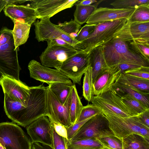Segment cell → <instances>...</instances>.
<instances>
[{
    "label": "cell",
    "mask_w": 149,
    "mask_h": 149,
    "mask_svg": "<svg viewBox=\"0 0 149 149\" xmlns=\"http://www.w3.org/2000/svg\"><path fill=\"white\" fill-rule=\"evenodd\" d=\"M0 33V46L8 42L13 38L12 30L6 27L2 28Z\"/></svg>",
    "instance_id": "60d3db41"
},
{
    "label": "cell",
    "mask_w": 149,
    "mask_h": 149,
    "mask_svg": "<svg viewBox=\"0 0 149 149\" xmlns=\"http://www.w3.org/2000/svg\"><path fill=\"white\" fill-rule=\"evenodd\" d=\"M104 115H115L123 118L134 116L120 97L110 89L101 95H94L91 101Z\"/></svg>",
    "instance_id": "8992f818"
},
{
    "label": "cell",
    "mask_w": 149,
    "mask_h": 149,
    "mask_svg": "<svg viewBox=\"0 0 149 149\" xmlns=\"http://www.w3.org/2000/svg\"><path fill=\"white\" fill-rule=\"evenodd\" d=\"M0 46V71L4 76L20 80L19 74L21 69L18 58L19 47L15 50L13 38Z\"/></svg>",
    "instance_id": "52a82bcc"
},
{
    "label": "cell",
    "mask_w": 149,
    "mask_h": 149,
    "mask_svg": "<svg viewBox=\"0 0 149 149\" xmlns=\"http://www.w3.org/2000/svg\"><path fill=\"white\" fill-rule=\"evenodd\" d=\"M137 47L141 53L149 59V44L136 43Z\"/></svg>",
    "instance_id": "f6af8a7d"
},
{
    "label": "cell",
    "mask_w": 149,
    "mask_h": 149,
    "mask_svg": "<svg viewBox=\"0 0 149 149\" xmlns=\"http://www.w3.org/2000/svg\"><path fill=\"white\" fill-rule=\"evenodd\" d=\"M104 0L97 1L96 3L88 6H83L75 4L76 8L74 13V20L81 25L86 23L88 19L101 2Z\"/></svg>",
    "instance_id": "d4e9b609"
},
{
    "label": "cell",
    "mask_w": 149,
    "mask_h": 149,
    "mask_svg": "<svg viewBox=\"0 0 149 149\" xmlns=\"http://www.w3.org/2000/svg\"><path fill=\"white\" fill-rule=\"evenodd\" d=\"M67 149H102L104 146L97 139L69 141L66 140Z\"/></svg>",
    "instance_id": "f1b7e54d"
},
{
    "label": "cell",
    "mask_w": 149,
    "mask_h": 149,
    "mask_svg": "<svg viewBox=\"0 0 149 149\" xmlns=\"http://www.w3.org/2000/svg\"><path fill=\"white\" fill-rule=\"evenodd\" d=\"M28 67L31 78L48 85L58 82L73 84L71 80L60 70L45 66L34 60L29 62Z\"/></svg>",
    "instance_id": "9c48e42d"
},
{
    "label": "cell",
    "mask_w": 149,
    "mask_h": 149,
    "mask_svg": "<svg viewBox=\"0 0 149 149\" xmlns=\"http://www.w3.org/2000/svg\"><path fill=\"white\" fill-rule=\"evenodd\" d=\"M46 41L47 42V46L55 45L66 47L73 46L68 42L62 39L47 40Z\"/></svg>",
    "instance_id": "ee69618b"
},
{
    "label": "cell",
    "mask_w": 149,
    "mask_h": 149,
    "mask_svg": "<svg viewBox=\"0 0 149 149\" xmlns=\"http://www.w3.org/2000/svg\"><path fill=\"white\" fill-rule=\"evenodd\" d=\"M50 19H41L34 23L35 38L38 41L62 39L75 47L79 42L62 31L57 25L52 23Z\"/></svg>",
    "instance_id": "8fae6325"
},
{
    "label": "cell",
    "mask_w": 149,
    "mask_h": 149,
    "mask_svg": "<svg viewBox=\"0 0 149 149\" xmlns=\"http://www.w3.org/2000/svg\"><path fill=\"white\" fill-rule=\"evenodd\" d=\"M73 85L58 82L50 84L49 85L48 87L59 101L64 104L68 101L71 97Z\"/></svg>",
    "instance_id": "4316f807"
},
{
    "label": "cell",
    "mask_w": 149,
    "mask_h": 149,
    "mask_svg": "<svg viewBox=\"0 0 149 149\" xmlns=\"http://www.w3.org/2000/svg\"><path fill=\"white\" fill-rule=\"evenodd\" d=\"M121 140L122 149H149V141L138 134H130Z\"/></svg>",
    "instance_id": "cb8c5ba5"
},
{
    "label": "cell",
    "mask_w": 149,
    "mask_h": 149,
    "mask_svg": "<svg viewBox=\"0 0 149 149\" xmlns=\"http://www.w3.org/2000/svg\"><path fill=\"white\" fill-rule=\"evenodd\" d=\"M51 122L56 132L59 136L68 139L66 127L60 123Z\"/></svg>",
    "instance_id": "b9f144b4"
},
{
    "label": "cell",
    "mask_w": 149,
    "mask_h": 149,
    "mask_svg": "<svg viewBox=\"0 0 149 149\" xmlns=\"http://www.w3.org/2000/svg\"><path fill=\"white\" fill-rule=\"evenodd\" d=\"M113 135H114L109 127L108 120L101 113L88 120L69 141L98 139Z\"/></svg>",
    "instance_id": "5b68a950"
},
{
    "label": "cell",
    "mask_w": 149,
    "mask_h": 149,
    "mask_svg": "<svg viewBox=\"0 0 149 149\" xmlns=\"http://www.w3.org/2000/svg\"><path fill=\"white\" fill-rule=\"evenodd\" d=\"M78 0H29L35 10L37 18H50L64 10L71 8Z\"/></svg>",
    "instance_id": "9a60e30c"
},
{
    "label": "cell",
    "mask_w": 149,
    "mask_h": 149,
    "mask_svg": "<svg viewBox=\"0 0 149 149\" xmlns=\"http://www.w3.org/2000/svg\"><path fill=\"white\" fill-rule=\"evenodd\" d=\"M0 143L6 149H32V143L15 123H0Z\"/></svg>",
    "instance_id": "277c9868"
},
{
    "label": "cell",
    "mask_w": 149,
    "mask_h": 149,
    "mask_svg": "<svg viewBox=\"0 0 149 149\" xmlns=\"http://www.w3.org/2000/svg\"><path fill=\"white\" fill-rule=\"evenodd\" d=\"M96 25L86 24L81 28L75 39L79 43L87 39L94 31Z\"/></svg>",
    "instance_id": "74e56055"
},
{
    "label": "cell",
    "mask_w": 149,
    "mask_h": 149,
    "mask_svg": "<svg viewBox=\"0 0 149 149\" xmlns=\"http://www.w3.org/2000/svg\"><path fill=\"white\" fill-rule=\"evenodd\" d=\"M117 65H118L119 67L121 70V72H123L124 71L128 70L141 66L127 64H122Z\"/></svg>",
    "instance_id": "c3c4849f"
},
{
    "label": "cell",
    "mask_w": 149,
    "mask_h": 149,
    "mask_svg": "<svg viewBox=\"0 0 149 149\" xmlns=\"http://www.w3.org/2000/svg\"><path fill=\"white\" fill-rule=\"evenodd\" d=\"M117 79L138 90L149 93V80L141 79L121 72Z\"/></svg>",
    "instance_id": "83f0119b"
},
{
    "label": "cell",
    "mask_w": 149,
    "mask_h": 149,
    "mask_svg": "<svg viewBox=\"0 0 149 149\" xmlns=\"http://www.w3.org/2000/svg\"><path fill=\"white\" fill-rule=\"evenodd\" d=\"M12 30L15 50L25 44L29 37L31 26L22 22L16 20Z\"/></svg>",
    "instance_id": "603a6c76"
},
{
    "label": "cell",
    "mask_w": 149,
    "mask_h": 149,
    "mask_svg": "<svg viewBox=\"0 0 149 149\" xmlns=\"http://www.w3.org/2000/svg\"><path fill=\"white\" fill-rule=\"evenodd\" d=\"M7 4L6 0H0V13Z\"/></svg>",
    "instance_id": "816d5d0a"
},
{
    "label": "cell",
    "mask_w": 149,
    "mask_h": 149,
    "mask_svg": "<svg viewBox=\"0 0 149 149\" xmlns=\"http://www.w3.org/2000/svg\"><path fill=\"white\" fill-rule=\"evenodd\" d=\"M104 116L108 120L110 129L114 135L121 140L132 134L140 135L141 128L145 126L139 122L136 116L123 118L115 115Z\"/></svg>",
    "instance_id": "4fadbf2b"
},
{
    "label": "cell",
    "mask_w": 149,
    "mask_h": 149,
    "mask_svg": "<svg viewBox=\"0 0 149 149\" xmlns=\"http://www.w3.org/2000/svg\"><path fill=\"white\" fill-rule=\"evenodd\" d=\"M32 149H54L53 147L38 142L32 143Z\"/></svg>",
    "instance_id": "bcb514c9"
},
{
    "label": "cell",
    "mask_w": 149,
    "mask_h": 149,
    "mask_svg": "<svg viewBox=\"0 0 149 149\" xmlns=\"http://www.w3.org/2000/svg\"><path fill=\"white\" fill-rule=\"evenodd\" d=\"M4 95L12 100L26 104L30 96V87L13 78L3 75L0 80Z\"/></svg>",
    "instance_id": "2e32d148"
},
{
    "label": "cell",
    "mask_w": 149,
    "mask_h": 149,
    "mask_svg": "<svg viewBox=\"0 0 149 149\" xmlns=\"http://www.w3.org/2000/svg\"><path fill=\"white\" fill-rule=\"evenodd\" d=\"M127 20L129 23L149 22V4L141 5L135 8Z\"/></svg>",
    "instance_id": "4dcf8cb0"
},
{
    "label": "cell",
    "mask_w": 149,
    "mask_h": 149,
    "mask_svg": "<svg viewBox=\"0 0 149 149\" xmlns=\"http://www.w3.org/2000/svg\"><path fill=\"white\" fill-rule=\"evenodd\" d=\"M52 125L53 148L54 149H67L66 140L67 139L58 135L55 131L52 124Z\"/></svg>",
    "instance_id": "f35d334b"
},
{
    "label": "cell",
    "mask_w": 149,
    "mask_h": 149,
    "mask_svg": "<svg viewBox=\"0 0 149 149\" xmlns=\"http://www.w3.org/2000/svg\"><path fill=\"white\" fill-rule=\"evenodd\" d=\"M97 139L104 147L109 149H122V140L115 135Z\"/></svg>",
    "instance_id": "d590c367"
},
{
    "label": "cell",
    "mask_w": 149,
    "mask_h": 149,
    "mask_svg": "<svg viewBox=\"0 0 149 149\" xmlns=\"http://www.w3.org/2000/svg\"><path fill=\"white\" fill-rule=\"evenodd\" d=\"M111 89L120 97L125 95H129L149 108V93L141 91L117 79Z\"/></svg>",
    "instance_id": "ffe728a7"
},
{
    "label": "cell",
    "mask_w": 149,
    "mask_h": 149,
    "mask_svg": "<svg viewBox=\"0 0 149 149\" xmlns=\"http://www.w3.org/2000/svg\"><path fill=\"white\" fill-rule=\"evenodd\" d=\"M102 149H109L108 148H107V147H104L103 148H102Z\"/></svg>",
    "instance_id": "11a10c76"
},
{
    "label": "cell",
    "mask_w": 149,
    "mask_h": 149,
    "mask_svg": "<svg viewBox=\"0 0 149 149\" xmlns=\"http://www.w3.org/2000/svg\"><path fill=\"white\" fill-rule=\"evenodd\" d=\"M145 4H149V0H117L110 5L114 8H136L138 6Z\"/></svg>",
    "instance_id": "836d02e7"
},
{
    "label": "cell",
    "mask_w": 149,
    "mask_h": 149,
    "mask_svg": "<svg viewBox=\"0 0 149 149\" xmlns=\"http://www.w3.org/2000/svg\"><path fill=\"white\" fill-rule=\"evenodd\" d=\"M47 88L43 84L30 87V96L25 105L15 102L4 96V108L7 116L13 122L24 127L41 117H48Z\"/></svg>",
    "instance_id": "7a4b0ae2"
},
{
    "label": "cell",
    "mask_w": 149,
    "mask_h": 149,
    "mask_svg": "<svg viewBox=\"0 0 149 149\" xmlns=\"http://www.w3.org/2000/svg\"><path fill=\"white\" fill-rule=\"evenodd\" d=\"M120 98L123 102L130 110L133 116H137L149 109L138 100L129 95H124Z\"/></svg>",
    "instance_id": "f546056e"
},
{
    "label": "cell",
    "mask_w": 149,
    "mask_h": 149,
    "mask_svg": "<svg viewBox=\"0 0 149 149\" xmlns=\"http://www.w3.org/2000/svg\"><path fill=\"white\" fill-rule=\"evenodd\" d=\"M139 134L149 141V128L145 126L141 127L139 130Z\"/></svg>",
    "instance_id": "7dc6e473"
},
{
    "label": "cell",
    "mask_w": 149,
    "mask_h": 149,
    "mask_svg": "<svg viewBox=\"0 0 149 149\" xmlns=\"http://www.w3.org/2000/svg\"><path fill=\"white\" fill-rule=\"evenodd\" d=\"M32 143L38 142L52 147V125L46 116L41 117L26 127Z\"/></svg>",
    "instance_id": "5bb4252c"
},
{
    "label": "cell",
    "mask_w": 149,
    "mask_h": 149,
    "mask_svg": "<svg viewBox=\"0 0 149 149\" xmlns=\"http://www.w3.org/2000/svg\"><path fill=\"white\" fill-rule=\"evenodd\" d=\"M83 106L76 86L73 84L71 89L69 108V116L72 125L76 122Z\"/></svg>",
    "instance_id": "484cf974"
},
{
    "label": "cell",
    "mask_w": 149,
    "mask_h": 149,
    "mask_svg": "<svg viewBox=\"0 0 149 149\" xmlns=\"http://www.w3.org/2000/svg\"><path fill=\"white\" fill-rule=\"evenodd\" d=\"M3 10L13 22L19 21L31 26L37 19L35 10L31 6L8 4Z\"/></svg>",
    "instance_id": "d6986e66"
},
{
    "label": "cell",
    "mask_w": 149,
    "mask_h": 149,
    "mask_svg": "<svg viewBox=\"0 0 149 149\" xmlns=\"http://www.w3.org/2000/svg\"><path fill=\"white\" fill-rule=\"evenodd\" d=\"M129 26L135 43L149 44V22L129 23Z\"/></svg>",
    "instance_id": "7402d4cb"
},
{
    "label": "cell",
    "mask_w": 149,
    "mask_h": 149,
    "mask_svg": "<svg viewBox=\"0 0 149 149\" xmlns=\"http://www.w3.org/2000/svg\"></svg>",
    "instance_id": "9f6ffc18"
},
{
    "label": "cell",
    "mask_w": 149,
    "mask_h": 149,
    "mask_svg": "<svg viewBox=\"0 0 149 149\" xmlns=\"http://www.w3.org/2000/svg\"><path fill=\"white\" fill-rule=\"evenodd\" d=\"M97 1L95 0H78L75 4L83 6H88L93 4Z\"/></svg>",
    "instance_id": "681fc988"
},
{
    "label": "cell",
    "mask_w": 149,
    "mask_h": 149,
    "mask_svg": "<svg viewBox=\"0 0 149 149\" xmlns=\"http://www.w3.org/2000/svg\"><path fill=\"white\" fill-rule=\"evenodd\" d=\"M83 96L88 102L91 101L94 96L93 89L92 68L90 66L84 74L83 85Z\"/></svg>",
    "instance_id": "1f68e13d"
},
{
    "label": "cell",
    "mask_w": 149,
    "mask_h": 149,
    "mask_svg": "<svg viewBox=\"0 0 149 149\" xmlns=\"http://www.w3.org/2000/svg\"><path fill=\"white\" fill-rule=\"evenodd\" d=\"M3 74L0 71V80L3 77Z\"/></svg>",
    "instance_id": "db71d44e"
},
{
    "label": "cell",
    "mask_w": 149,
    "mask_h": 149,
    "mask_svg": "<svg viewBox=\"0 0 149 149\" xmlns=\"http://www.w3.org/2000/svg\"><path fill=\"white\" fill-rule=\"evenodd\" d=\"M0 149H6L0 143Z\"/></svg>",
    "instance_id": "f5cc1de1"
},
{
    "label": "cell",
    "mask_w": 149,
    "mask_h": 149,
    "mask_svg": "<svg viewBox=\"0 0 149 149\" xmlns=\"http://www.w3.org/2000/svg\"><path fill=\"white\" fill-rule=\"evenodd\" d=\"M57 26L73 39H75L81 27L74 20L59 23Z\"/></svg>",
    "instance_id": "d6a6232c"
},
{
    "label": "cell",
    "mask_w": 149,
    "mask_h": 149,
    "mask_svg": "<svg viewBox=\"0 0 149 149\" xmlns=\"http://www.w3.org/2000/svg\"><path fill=\"white\" fill-rule=\"evenodd\" d=\"M8 4H22L25 3L27 1H29V0H6Z\"/></svg>",
    "instance_id": "f907efd6"
},
{
    "label": "cell",
    "mask_w": 149,
    "mask_h": 149,
    "mask_svg": "<svg viewBox=\"0 0 149 149\" xmlns=\"http://www.w3.org/2000/svg\"><path fill=\"white\" fill-rule=\"evenodd\" d=\"M121 73L118 65L110 67L103 71L93 83L94 95H100L110 90Z\"/></svg>",
    "instance_id": "ac0fdd59"
},
{
    "label": "cell",
    "mask_w": 149,
    "mask_h": 149,
    "mask_svg": "<svg viewBox=\"0 0 149 149\" xmlns=\"http://www.w3.org/2000/svg\"><path fill=\"white\" fill-rule=\"evenodd\" d=\"M88 54L90 66L92 68L93 83L101 72L110 67L104 58L102 45L95 48Z\"/></svg>",
    "instance_id": "44dd1931"
},
{
    "label": "cell",
    "mask_w": 149,
    "mask_h": 149,
    "mask_svg": "<svg viewBox=\"0 0 149 149\" xmlns=\"http://www.w3.org/2000/svg\"><path fill=\"white\" fill-rule=\"evenodd\" d=\"M47 91V110L48 118L52 122L60 123L66 127L72 125L69 116L71 97L64 104H62L48 86Z\"/></svg>",
    "instance_id": "7c38bea8"
},
{
    "label": "cell",
    "mask_w": 149,
    "mask_h": 149,
    "mask_svg": "<svg viewBox=\"0 0 149 149\" xmlns=\"http://www.w3.org/2000/svg\"><path fill=\"white\" fill-rule=\"evenodd\" d=\"M122 72L127 74L149 80V67L139 66L126 70Z\"/></svg>",
    "instance_id": "8d00e7d4"
},
{
    "label": "cell",
    "mask_w": 149,
    "mask_h": 149,
    "mask_svg": "<svg viewBox=\"0 0 149 149\" xmlns=\"http://www.w3.org/2000/svg\"><path fill=\"white\" fill-rule=\"evenodd\" d=\"M79 52L73 46H47L40 56L41 64L58 69L65 61Z\"/></svg>",
    "instance_id": "30bf717a"
},
{
    "label": "cell",
    "mask_w": 149,
    "mask_h": 149,
    "mask_svg": "<svg viewBox=\"0 0 149 149\" xmlns=\"http://www.w3.org/2000/svg\"><path fill=\"white\" fill-rule=\"evenodd\" d=\"M128 22L120 19L104 22L96 25L93 32L85 40L75 46L78 51L88 54L95 48L111 40L124 26Z\"/></svg>",
    "instance_id": "3957f363"
},
{
    "label": "cell",
    "mask_w": 149,
    "mask_h": 149,
    "mask_svg": "<svg viewBox=\"0 0 149 149\" xmlns=\"http://www.w3.org/2000/svg\"><path fill=\"white\" fill-rule=\"evenodd\" d=\"M102 46L109 67L122 64L149 67V59L139 49L131 35L128 21L117 33Z\"/></svg>",
    "instance_id": "6da1fadb"
},
{
    "label": "cell",
    "mask_w": 149,
    "mask_h": 149,
    "mask_svg": "<svg viewBox=\"0 0 149 149\" xmlns=\"http://www.w3.org/2000/svg\"><path fill=\"white\" fill-rule=\"evenodd\" d=\"M89 66L88 54L79 51L65 61L58 69L71 80L73 84L80 85L82 76Z\"/></svg>",
    "instance_id": "ba28073f"
},
{
    "label": "cell",
    "mask_w": 149,
    "mask_h": 149,
    "mask_svg": "<svg viewBox=\"0 0 149 149\" xmlns=\"http://www.w3.org/2000/svg\"><path fill=\"white\" fill-rule=\"evenodd\" d=\"M101 113H102L101 110L92 104L83 106L76 123L83 121Z\"/></svg>",
    "instance_id": "e575fe53"
},
{
    "label": "cell",
    "mask_w": 149,
    "mask_h": 149,
    "mask_svg": "<svg viewBox=\"0 0 149 149\" xmlns=\"http://www.w3.org/2000/svg\"><path fill=\"white\" fill-rule=\"evenodd\" d=\"M136 116L142 124L149 128V109Z\"/></svg>",
    "instance_id": "7bdbcfd3"
},
{
    "label": "cell",
    "mask_w": 149,
    "mask_h": 149,
    "mask_svg": "<svg viewBox=\"0 0 149 149\" xmlns=\"http://www.w3.org/2000/svg\"><path fill=\"white\" fill-rule=\"evenodd\" d=\"M91 118L80 122L76 123L68 127H66L68 140H70L82 125Z\"/></svg>",
    "instance_id": "ab89813d"
},
{
    "label": "cell",
    "mask_w": 149,
    "mask_h": 149,
    "mask_svg": "<svg viewBox=\"0 0 149 149\" xmlns=\"http://www.w3.org/2000/svg\"><path fill=\"white\" fill-rule=\"evenodd\" d=\"M135 9V8L117 9L100 7L95 10L86 23V24L96 25L119 19H128Z\"/></svg>",
    "instance_id": "e0dca14e"
}]
</instances>
